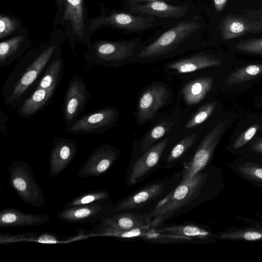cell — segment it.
<instances>
[{
	"mask_svg": "<svg viewBox=\"0 0 262 262\" xmlns=\"http://www.w3.org/2000/svg\"><path fill=\"white\" fill-rule=\"evenodd\" d=\"M78 145L75 141L56 137L52 143L49 156V175L53 178L59 175L72 162Z\"/></svg>",
	"mask_w": 262,
	"mask_h": 262,
	"instance_id": "cell-17",
	"label": "cell"
},
{
	"mask_svg": "<svg viewBox=\"0 0 262 262\" xmlns=\"http://www.w3.org/2000/svg\"><path fill=\"white\" fill-rule=\"evenodd\" d=\"M238 171L249 179L262 181V165L255 163H246L239 166Z\"/></svg>",
	"mask_w": 262,
	"mask_h": 262,
	"instance_id": "cell-35",
	"label": "cell"
},
{
	"mask_svg": "<svg viewBox=\"0 0 262 262\" xmlns=\"http://www.w3.org/2000/svg\"><path fill=\"white\" fill-rule=\"evenodd\" d=\"M56 50L55 46H49L26 55L15 66L2 87L6 105L12 108L18 107L27 98L29 90L41 73L57 59L54 58Z\"/></svg>",
	"mask_w": 262,
	"mask_h": 262,
	"instance_id": "cell-2",
	"label": "cell"
},
{
	"mask_svg": "<svg viewBox=\"0 0 262 262\" xmlns=\"http://www.w3.org/2000/svg\"><path fill=\"white\" fill-rule=\"evenodd\" d=\"M89 236H107L128 239H140L145 242L159 243H178L191 242L190 238L163 233L155 228H138L130 230H121L99 222L93 226L91 231H85Z\"/></svg>",
	"mask_w": 262,
	"mask_h": 262,
	"instance_id": "cell-7",
	"label": "cell"
},
{
	"mask_svg": "<svg viewBox=\"0 0 262 262\" xmlns=\"http://www.w3.org/2000/svg\"><path fill=\"white\" fill-rule=\"evenodd\" d=\"M158 231L171 234L182 235L191 238L192 240L204 241L210 238L211 232L207 229L194 223H186L155 228Z\"/></svg>",
	"mask_w": 262,
	"mask_h": 262,
	"instance_id": "cell-22",
	"label": "cell"
},
{
	"mask_svg": "<svg viewBox=\"0 0 262 262\" xmlns=\"http://www.w3.org/2000/svg\"><path fill=\"white\" fill-rule=\"evenodd\" d=\"M55 91L35 88L33 92L18 107L17 116L29 118L34 115L47 104Z\"/></svg>",
	"mask_w": 262,
	"mask_h": 262,
	"instance_id": "cell-21",
	"label": "cell"
},
{
	"mask_svg": "<svg viewBox=\"0 0 262 262\" xmlns=\"http://www.w3.org/2000/svg\"><path fill=\"white\" fill-rule=\"evenodd\" d=\"M119 114L115 106L89 112L66 125V130L75 134H102L116 125Z\"/></svg>",
	"mask_w": 262,
	"mask_h": 262,
	"instance_id": "cell-8",
	"label": "cell"
},
{
	"mask_svg": "<svg viewBox=\"0 0 262 262\" xmlns=\"http://www.w3.org/2000/svg\"><path fill=\"white\" fill-rule=\"evenodd\" d=\"M249 21L251 32L262 31V20L255 21Z\"/></svg>",
	"mask_w": 262,
	"mask_h": 262,
	"instance_id": "cell-43",
	"label": "cell"
},
{
	"mask_svg": "<svg viewBox=\"0 0 262 262\" xmlns=\"http://www.w3.org/2000/svg\"><path fill=\"white\" fill-rule=\"evenodd\" d=\"M252 149L255 151L262 153V139L258 140L254 143Z\"/></svg>",
	"mask_w": 262,
	"mask_h": 262,
	"instance_id": "cell-44",
	"label": "cell"
},
{
	"mask_svg": "<svg viewBox=\"0 0 262 262\" xmlns=\"http://www.w3.org/2000/svg\"><path fill=\"white\" fill-rule=\"evenodd\" d=\"M196 138V135L193 134L187 136L176 144L169 152L163 168H169L178 164L182 157L192 146Z\"/></svg>",
	"mask_w": 262,
	"mask_h": 262,
	"instance_id": "cell-28",
	"label": "cell"
},
{
	"mask_svg": "<svg viewBox=\"0 0 262 262\" xmlns=\"http://www.w3.org/2000/svg\"><path fill=\"white\" fill-rule=\"evenodd\" d=\"M172 125V123L167 120L161 121L155 125L142 140L140 144L141 151L145 152L149 149L167 133Z\"/></svg>",
	"mask_w": 262,
	"mask_h": 262,
	"instance_id": "cell-31",
	"label": "cell"
},
{
	"mask_svg": "<svg viewBox=\"0 0 262 262\" xmlns=\"http://www.w3.org/2000/svg\"><path fill=\"white\" fill-rule=\"evenodd\" d=\"M205 28V20L199 10L142 42L134 59L149 61L195 49L202 42Z\"/></svg>",
	"mask_w": 262,
	"mask_h": 262,
	"instance_id": "cell-1",
	"label": "cell"
},
{
	"mask_svg": "<svg viewBox=\"0 0 262 262\" xmlns=\"http://www.w3.org/2000/svg\"><path fill=\"white\" fill-rule=\"evenodd\" d=\"M158 1L166 2L173 4H183L189 1L183 0H123L122 5H129L133 4H140L144 3Z\"/></svg>",
	"mask_w": 262,
	"mask_h": 262,
	"instance_id": "cell-40",
	"label": "cell"
},
{
	"mask_svg": "<svg viewBox=\"0 0 262 262\" xmlns=\"http://www.w3.org/2000/svg\"><path fill=\"white\" fill-rule=\"evenodd\" d=\"M9 183L21 200L28 205L41 207L46 201L33 171L25 162L16 160L8 167Z\"/></svg>",
	"mask_w": 262,
	"mask_h": 262,
	"instance_id": "cell-6",
	"label": "cell"
},
{
	"mask_svg": "<svg viewBox=\"0 0 262 262\" xmlns=\"http://www.w3.org/2000/svg\"><path fill=\"white\" fill-rule=\"evenodd\" d=\"M90 98L83 78L77 75L73 76L68 85L63 104V116L66 125L78 117Z\"/></svg>",
	"mask_w": 262,
	"mask_h": 262,
	"instance_id": "cell-13",
	"label": "cell"
},
{
	"mask_svg": "<svg viewBox=\"0 0 262 262\" xmlns=\"http://www.w3.org/2000/svg\"><path fill=\"white\" fill-rule=\"evenodd\" d=\"M168 180L165 178L156 181L125 196L116 204H113L111 214L140 208L150 201L157 199L168 189Z\"/></svg>",
	"mask_w": 262,
	"mask_h": 262,
	"instance_id": "cell-12",
	"label": "cell"
},
{
	"mask_svg": "<svg viewBox=\"0 0 262 262\" xmlns=\"http://www.w3.org/2000/svg\"><path fill=\"white\" fill-rule=\"evenodd\" d=\"M112 205L111 201H102L62 208L57 212V216L67 223L89 222L93 226L111 214Z\"/></svg>",
	"mask_w": 262,
	"mask_h": 262,
	"instance_id": "cell-11",
	"label": "cell"
},
{
	"mask_svg": "<svg viewBox=\"0 0 262 262\" xmlns=\"http://www.w3.org/2000/svg\"><path fill=\"white\" fill-rule=\"evenodd\" d=\"M220 237L221 238L256 241L262 238V232L254 230H239L228 233H221Z\"/></svg>",
	"mask_w": 262,
	"mask_h": 262,
	"instance_id": "cell-33",
	"label": "cell"
},
{
	"mask_svg": "<svg viewBox=\"0 0 262 262\" xmlns=\"http://www.w3.org/2000/svg\"><path fill=\"white\" fill-rule=\"evenodd\" d=\"M123 8L135 14L173 20H180L199 10L193 2L173 4L161 1L124 5Z\"/></svg>",
	"mask_w": 262,
	"mask_h": 262,
	"instance_id": "cell-9",
	"label": "cell"
},
{
	"mask_svg": "<svg viewBox=\"0 0 262 262\" xmlns=\"http://www.w3.org/2000/svg\"><path fill=\"white\" fill-rule=\"evenodd\" d=\"M102 201H111L109 192L103 189L93 190L85 192L72 199L67 203L62 208Z\"/></svg>",
	"mask_w": 262,
	"mask_h": 262,
	"instance_id": "cell-29",
	"label": "cell"
},
{
	"mask_svg": "<svg viewBox=\"0 0 262 262\" xmlns=\"http://www.w3.org/2000/svg\"><path fill=\"white\" fill-rule=\"evenodd\" d=\"M62 1H63V0H58V2L59 3H61V2L62 3Z\"/></svg>",
	"mask_w": 262,
	"mask_h": 262,
	"instance_id": "cell-45",
	"label": "cell"
},
{
	"mask_svg": "<svg viewBox=\"0 0 262 262\" xmlns=\"http://www.w3.org/2000/svg\"><path fill=\"white\" fill-rule=\"evenodd\" d=\"M165 138L154 144L134 163L127 176L126 181L129 185H135L142 181L154 171L169 141Z\"/></svg>",
	"mask_w": 262,
	"mask_h": 262,
	"instance_id": "cell-15",
	"label": "cell"
},
{
	"mask_svg": "<svg viewBox=\"0 0 262 262\" xmlns=\"http://www.w3.org/2000/svg\"><path fill=\"white\" fill-rule=\"evenodd\" d=\"M179 20L135 14L124 10H112L107 14L93 19L90 29L94 30L98 27L107 26L122 30L125 34H140L150 30L169 27Z\"/></svg>",
	"mask_w": 262,
	"mask_h": 262,
	"instance_id": "cell-4",
	"label": "cell"
},
{
	"mask_svg": "<svg viewBox=\"0 0 262 262\" xmlns=\"http://www.w3.org/2000/svg\"><path fill=\"white\" fill-rule=\"evenodd\" d=\"M39 233V232H29L15 235L1 233L0 244L26 242H37Z\"/></svg>",
	"mask_w": 262,
	"mask_h": 262,
	"instance_id": "cell-34",
	"label": "cell"
},
{
	"mask_svg": "<svg viewBox=\"0 0 262 262\" xmlns=\"http://www.w3.org/2000/svg\"><path fill=\"white\" fill-rule=\"evenodd\" d=\"M207 178V174L202 170L191 179L180 181L148 213L151 227H159L165 221L190 209V205L200 196Z\"/></svg>",
	"mask_w": 262,
	"mask_h": 262,
	"instance_id": "cell-3",
	"label": "cell"
},
{
	"mask_svg": "<svg viewBox=\"0 0 262 262\" xmlns=\"http://www.w3.org/2000/svg\"><path fill=\"white\" fill-rule=\"evenodd\" d=\"M213 78L210 76L201 77L189 82L184 86L182 94L189 105L201 101L211 89Z\"/></svg>",
	"mask_w": 262,
	"mask_h": 262,
	"instance_id": "cell-23",
	"label": "cell"
},
{
	"mask_svg": "<svg viewBox=\"0 0 262 262\" xmlns=\"http://www.w3.org/2000/svg\"><path fill=\"white\" fill-rule=\"evenodd\" d=\"M19 26L18 22L5 15L0 16V38L3 39L15 31Z\"/></svg>",
	"mask_w": 262,
	"mask_h": 262,
	"instance_id": "cell-37",
	"label": "cell"
},
{
	"mask_svg": "<svg viewBox=\"0 0 262 262\" xmlns=\"http://www.w3.org/2000/svg\"><path fill=\"white\" fill-rule=\"evenodd\" d=\"M215 108V103L205 104L200 108L198 111L187 123L185 127L186 128H192L201 124L210 117L214 112Z\"/></svg>",
	"mask_w": 262,
	"mask_h": 262,
	"instance_id": "cell-32",
	"label": "cell"
},
{
	"mask_svg": "<svg viewBox=\"0 0 262 262\" xmlns=\"http://www.w3.org/2000/svg\"><path fill=\"white\" fill-rule=\"evenodd\" d=\"M221 60L214 56L203 52L195 53L186 58L177 60L167 64L170 69L179 74L191 73L207 68L216 67Z\"/></svg>",
	"mask_w": 262,
	"mask_h": 262,
	"instance_id": "cell-20",
	"label": "cell"
},
{
	"mask_svg": "<svg viewBox=\"0 0 262 262\" xmlns=\"http://www.w3.org/2000/svg\"><path fill=\"white\" fill-rule=\"evenodd\" d=\"M61 237L57 235L47 232L39 233L37 243L43 244H56L61 242Z\"/></svg>",
	"mask_w": 262,
	"mask_h": 262,
	"instance_id": "cell-39",
	"label": "cell"
},
{
	"mask_svg": "<svg viewBox=\"0 0 262 262\" xmlns=\"http://www.w3.org/2000/svg\"><path fill=\"white\" fill-rule=\"evenodd\" d=\"M225 127L224 122L221 121L208 133L192 157L185 163L181 181L191 179L205 168L224 133Z\"/></svg>",
	"mask_w": 262,
	"mask_h": 262,
	"instance_id": "cell-10",
	"label": "cell"
},
{
	"mask_svg": "<svg viewBox=\"0 0 262 262\" xmlns=\"http://www.w3.org/2000/svg\"><path fill=\"white\" fill-rule=\"evenodd\" d=\"M99 222L121 230L151 227V219L148 213L118 212L104 217Z\"/></svg>",
	"mask_w": 262,
	"mask_h": 262,
	"instance_id": "cell-19",
	"label": "cell"
},
{
	"mask_svg": "<svg viewBox=\"0 0 262 262\" xmlns=\"http://www.w3.org/2000/svg\"><path fill=\"white\" fill-rule=\"evenodd\" d=\"M169 97V91L164 85L157 83L148 86L139 98L137 112L138 121L144 123L153 118Z\"/></svg>",
	"mask_w": 262,
	"mask_h": 262,
	"instance_id": "cell-16",
	"label": "cell"
},
{
	"mask_svg": "<svg viewBox=\"0 0 262 262\" xmlns=\"http://www.w3.org/2000/svg\"><path fill=\"white\" fill-rule=\"evenodd\" d=\"M24 36H17L0 43V68L10 64L19 58L25 50Z\"/></svg>",
	"mask_w": 262,
	"mask_h": 262,
	"instance_id": "cell-25",
	"label": "cell"
},
{
	"mask_svg": "<svg viewBox=\"0 0 262 262\" xmlns=\"http://www.w3.org/2000/svg\"><path fill=\"white\" fill-rule=\"evenodd\" d=\"M220 30L222 37L225 40L231 39L251 32L248 20L228 16L222 21Z\"/></svg>",
	"mask_w": 262,
	"mask_h": 262,
	"instance_id": "cell-27",
	"label": "cell"
},
{
	"mask_svg": "<svg viewBox=\"0 0 262 262\" xmlns=\"http://www.w3.org/2000/svg\"><path fill=\"white\" fill-rule=\"evenodd\" d=\"M8 118L6 114L1 111L0 113V131L4 134H7L5 123L8 121Z\"/></svg>",
	"mask_w": 262,
	"mask_h": 262,
	"instance_id": "cell-42",
	"label": "cell"
},
{
	"mask_svg": "<svg viewBox=\"0 0 262 262\" xmlns=\"http://www.w3.org/2000/svg\"><path fill=\"white\" fill-rule=\"evenodd\" d=\"M142 43V37L123 40H99L86 56L91 64L118 67L134 59Z\"/></svg>",
	"mask_w": 262,
	"mask_h": 262,
	"instance_id": "cell-5",
	"label": "cell"
},
{
	"mask_svg": "<svg viewBox=\"0 0 262 262\" xmlns=\"http://www.w3.org/2000/svg\"><path fill=\"white\" fill-rule=\"evenodd\" d=\"M228 0H211L213 7L217 12H220L225 7Z\"/></svg>",
	"mask_w": 262,
	"mask_h": 262,
	"instance_id": "cell-41",
	"label": "cell"
},
{
	"mask_svg": "<svg viewBox=\"0 0 262 262\" xmlns=\"http://www.w3.org/2000/svg\"><path fill=\"white\" fill-rule=\"evenodd\" d=\"M193 0H187V1L192 2Z\"/></svg>",
	"mask_w": 262,
	"mask_h": 262,
	"instance_id": "cell-46",
	"label": "cell"
},
{
	"mask_svg": "<svg viewBox=\"0 0 262 262\" xmlns=\"http://www.w3.org/2000/svg\"><path fill=\"white\" fill-rule=\"evenodd\" d=\"M262 74V64H251L238 69L230 74L226 80L228 85H234L250 80Z\"/></svg>",
	"mask_w": 262,
	"mask_h": 262,
	"instance_id": "cell-30",
	"label": "cell"
},
{
	"mask_svg": "<svg viewBox=\"0 0 262 262\" xmlns=\"http://www.w3.org/2000/svg\"><path fill=\"white\" fill-rule=\"evenodd\" d=\"M64 63L61 58L53 61L46 69L35 88L56 91L62 78Z\"/></svg>",
	"mask_w": 262,
	"mask_h": 262,
	"instance_id": "cell-26",
	"label": "cell"
},
{
	"mask_svg": "<svg viewBox=\"0 0 262 262\" xmlns=\"http://www.w3.org/2000/svg\"><path fill=\"white\" fill-rule=\"evenodd\" d=\"M258 129V124L248 128L238 137L233 145V148L237 149L243 146L254 136Z\"/></svg>",
	"mask_w": 262,
	"mask_h": 262,
	"instance_id": "cell-38",
	"label": "cell"
},
{
	"mask_svg": "<svg viewBox=\"0 0 262 262\" xmlns=\"http://www.w3.org/2000/svg\"><path fill=\"white\" fill-rule=\"evenodd\" d=\"M50 220L48 215L24 213L13 208L4 209L0 212L1 228L38 226Z\"/></svg>",
	"mask_w": 262,
	"mask_h": 262,
	"instance_id": "cell-18",
	"label": "cell"
},
{
	"mask_svg": "<svg viewBox=\"0 0 262 262\" xmlns=\"http://www.w3.org/2000/svg\"><path fill=\"white\" fill-rule=\"evenodd\" d=\"M235 48L242 52L262 55V37L241 41L236 46Z\"/></svg>",
	"mask_w": 262,
	"mask_h": 262,
	"instance_id": "cell-36",
	"label": "cell"
},
{
	"mask_svg": "<svg viewBox=\"0 0 262 262\" xmlns=\"http://www.w3.org/2000/svg\"><path fill=\"white\" fill-rule=\"evenodd\" d=\"M121 150L107 144L97 147L90 155L78 172L80 178L98 177L105 173L113 166Z\"/></svg>",
	"mask_w": 262,
	"mask_h": 262,
	"instance_id": "cell-14",
	"label": "cell"
},
{
	"mask_svg": "<svg viewBox=\"0 0 262 262\" xmlns=\"http://www.w3.org/2000/svg\"><path fill=\"white\" fill-rule=\"evenodd\" d=\"M83 0H66L63 21L69 20L73 32L82 40L84 21Z\"/></svg>",
	"mask_w": 262,
	"mask_h": 262,
	"instance_id": "cell-24",
	"label": "cell"
}]
</instances>
